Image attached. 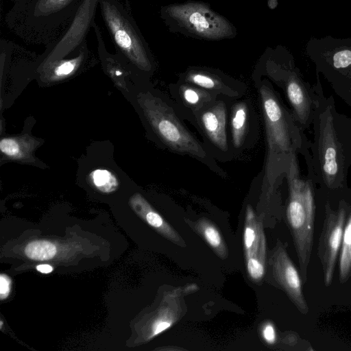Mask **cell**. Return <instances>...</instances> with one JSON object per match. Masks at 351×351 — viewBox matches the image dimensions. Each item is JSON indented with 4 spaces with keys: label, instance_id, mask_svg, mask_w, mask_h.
Listing matches in <instances>:
<instances>
[{
    "label": "cell",
    "instance_id": "19",
    "mask_svg": "<svg viewBox=\"0 0 351 351\" xmlns=\"http://www.w3.org/2000/svg\"><path fill=\"white\" fill-rule=\"evenodd\" d=\"M247 121V108L241 101L236 103L232 108L231 135L232 142L235 147H239L245 138Z\"/></svg>",
    "mask_w": 351,
    "mask_h": 351
},
{
    "label": "cell",
    "instance_id": "7",
    "mask_svg": "<svg viewBox=\"0 0 351 351\" xmlns=\"http://www.w3.org/2000/svg\"><path fill=\"white\" fill-rule=\"evenodd\" d=\"M169 17L189 32L206 39H221L233 34L230 23L200 3L173 4L165 10Z\"/></svg>",
    "mask_w": 351,
    "mask_h": 351
},
{
    "label": "cell",
    "instance_id": "3",
    "mask_svg": "<svg viewBox=\"0 0 351 351\" xmlns=\"http://www.w3.org/2000/svg\"><path fill=\"white\" fill-rule=\"evenodd\" d=\"M83 0H14L5 14L7 28L28 45L58 40L71 24Z\"/></svg>",
    "mask_w": 351,
    "mask_h": 351
},
{
    "label": "cell",
    "instance_id": "16",
    "mask_svg": "<svg viewBox=\"0 0 351 351\" xmlns=\"http://www.w3.org/2000/svg\"><path fill=\"white\" fill-rule=\"evenodd\" d=\"M184 81L187 84L198 86L215 95L216 93H222L234 96L237 94L221 78L207 71L200 70L191 71L185 75Z\"/></svg>",
    "mask_w": 351,
    "mask_h": 351
},
{
    "label": "cell",
    "instance_id": "15",
    "mask_svg": "<svg viewBox=\"0 0 351 351\" xmlns=\"http://www.w3.org/2000/svg\"><path fill=\"white\" fill-rule=\"evenodd\" d=\"M347 206V218L340 247L339 276L341 283L346 282L351 275V201L348 199L345 188L341 189Z\"/></svg>",
    "mask_w": 351,
    "mask_h": 351
},
{
    "label": "cell",
    "instance_id": "17",
    "mask_svg": "<svg viewBox=\"0 0 351 351\" xmlns=\"http://www.w3.org/2000/svg\"><path fill=\"white\" fill-rule=\"evenodd\" d=\"M193 226L220 258H227L228 250L226 243L219 229L212 221L206 218H201L194 223Z\"/></svg>",
    "mask_w": 351,
    "mask_h": 351
},
{
    "label": "cell",
    "instance_id": "21",
    "mask_svg": "<svg viewBox=\"0 0 351 351\" xmlns=\"http://www.w3.org/2000/svg\"><path fill=\"white\" fill-rule=\"evenodd\" d=\"M94 186L103 193H111L118 187V182L113 173L106 169H96L90 173Z\"/></svg>",
    "mask_w": 351,
    "mask_h": 351
},
{
    "label": "cell",
    "instance_id": "2",
    "mask_svg": "<svg viewBox=\"0 0 351 351\" xmlns=\"http://www.w3.org/2000/svg\"><path fill=\"white\" fill-rule=\"evenodd\" d=\"M259 92L267 140L262 191L265 199L269 200L277 184L286 176L293 155L300 154L304 158L311 156V142L292 111L286 107L269 84L263 83Z\"/></svg>",
    "mask_w": 351,
    "mask_h": 351
},
{
    "label": "cell",
    "instance_id": "23",
    "mask_svg": "<svg viewBox=\"0 0 351 351\" xmlns=\"http://www.w3.org/2000/svg\"><path fill=\"white\" fill-rule=\"evenodd\" d=\"M261 336L263 340L268 345H274L277 339L276 331L274 324L269 322H266L261 326Z\"/></svg>",
    "mask_w": 351,
    "mask_h": 351
},
{
    "label": "cell",
    "instance_id": "20",
    "mask_svg": "<svg viewBox=\"0 0 351 351\" xmlns=\"http://www.w3.org/2000/svg\"><path fill=\"white\" fill-rule=\"evenodd\" d=\"M56 246L46 240L34 241L29 243L25 248V255L36 261H47L56 254Z\"/></svg>",
    "mask_w": 351,
    "mask_h": 351
},
{
    "label": "cell",
    "instance_id": "9",
    "mask_svg": "<svg viewBox=\"0 0 351 351\" xmlns=\"http://www.w3.org/2000/svg\"><path fill=\"white\" fill-rule=\"evenodd\" d=\"M99 0H83L71 24L56 42L45 47L38 56L37 66L75 55L95 21Z\"/></svg>",
    "mask_w": 351,
    "mask_h": 351
},
{
    "label": "cell",
    "instance_id": "10",
    "mask_svg": "<svg viewBox=\"0 0 351 351\" xmlns=\"http://www.w3.org/2000/svg\"><path fill=\"white\" fill-rule=\"evenodd\" d=\"M243 250L246 270L251 280L261 282L267 268V244L263 218L251 205L245 209L243 230Z\"/></svg>",
    "mask_w": 351,
    "mask_h": 351
},
{
    "label": "cell",
    "instance_id": "25",
    "mask_svg": "<svg viewBox=\"0 0 351 351\" xmlns=\"http://www.w3.org/2000/svg\"><path fill=\"white\" fill-rule=\"evenodd\" d=\"M36 269L43 274H49L52 271L53 267L49 265H39L36 267Z\"/></svg>",
    "mask_w": 351,
    "mask_h": 351
},
{
    "label": "cell",
    "instance_id": "6",
    "mask_svg": "<svg viewBox=\"0 0 351 351\" xmlns=\"http://www.w3.org/2000/svg\"><path fill=\"white\" fill-rule=\"evenodd\" d=\"M139 104L152 128L171 149L204 158L201 143L184 128L171 107L149 93L139 96Z\"/></svg>",
    "mask_w": 351,
    "mask_h": 351
},
{
    "label": "cell",
    "instance_id": "4",
    "mask_svg": "<svg viewBox=\"0 0 351 351\" xmlns=\"http://www.w3.org/2000/svg\"><path fill=\"white\" fill-rule=\"evenodd\" d=\"M294 154L286 173L289 189L287 218L293 239L302 280H307V269L313 241L315 214L316 179L311 160L305 162L307 176L302 178Z\"/></svg>",
    "mask_w": 351,
    "mask_h": 351
},
{
    "label": "cell",
    "instance_id": "11",
    "mask_svg": "<svg viewBox=\"0 0 351 351\" xmlns=\"http://www.w3.org/2000/svg\"><path fill=\"white\" fill-rule=\"evenodd\" d=\"M267 263L278 285L300 313L306 314L308 307L302 292V279L280 241L269 252Z\"/></svg>",
    "mask_w": 351,
    "mask_h": 351
},
{
    "label": "cell",
    "instance_id": "26",
    "mask_svg": "<svg viewBox=\"0 0 351 351\" xmlns=\"http://www.w3.org/2000/svg\"><path fill=\"white\" fill-rule=\"evenodd\" d=\"M12 1H14V0H12Z\"/></svg>",
    "mask_w": 351,
    "mask_h": 351
},
{
    "label": "cell",
    "instance_id": "12",
    "mask_svg": "<svg viewBox=\"0 0 351 351\" xmlns=\"http://www.w3.org/2000/svg\"><path fill=\"white\" fill-rule=\"evenodd\" d=\"M95 60L94 53L85 40L75 55L40 64L36 70L43 80H59L73 75L86 66L93 64Z\"/></svg>",
    "mask_w": 351,
    "mask_h": 351
},
{
    "label": "cell",
    "instance_id": "18",
    "mask_svg": "<svg viewBox=\"0 0 351 351\" xmlns=\"http://www.w3.org/2000/svg\"><path fill=\"white\" fill-rule=\"evenodd\" d=\"M179 94L184 104L195 113L215 101V94L190 84L180 86Z\"/></svg>",
    "mask_w": 351,
    "mask_h": 351
},
{
    "label": "cell",
    "instance_id": "24",
    "mask_svg": "<svg viewBox=\"0 0 351 351\" xmlns=\"http://www.w3.org/2000/svg\"><path fill=\"white\" fill-rule=\"evenodd\" d=\"M11 279L5 274H1L0 276V296L1 300L5 299L11 291Z\"/></svg>",
    "mask_w": 351,
    "mask_h": 351
},
{
    "label": "cell",
    "instance_id": "13",
    "mask_svg": "<svg viewBox=\"0 0 351 351\" xmlns=\"http://www.w3.org/2000/svg\"><path fill=\"white\" fill-rule=\"evenodd\" d=\"M197 114V120L206 136L217 148L226 150L227 147L226 109L221 101H213Z\"/></svg>",
    "mask_w": 351,
    "mask_h": 351
},
{
    "label": "cell",
    "instance_id": "1",
    "mask_svg": "<svg viewBox=\"0 0 351 351\" xmlns=\"http://www.w3.org/2000/svg\"><path fill=\"white\" fill-rule=\"evenodd\" d=\"M317 104L313 117L311 164L317 184L329 192L348 186L351 167V117L339 112L332 95L326 97L317 77Z\"/></svg>",
    "mask_w": 351,
    "mask_h": 351
},
{
    "label": "cell",
    "instance_id": "8",
    "mask_svg": "<svg viewBox=\"0 0 351 351\" xmlns=\"http://www.w3.org/2000/svg\"><path fill=\"white\" fill-rule=\"evenodd\" d=\"M339 199L336 208L329 198L324 202V221L318 245L324 281L326 286L332 283L334 269L340 250L344 226L347 218V206L341 190H337Z\"/></svg>",
    "mask_w": 351,
    "mask_h": 351
},
{
    "label": "cell",
    "instance_id": "5",
    "mask_svg": "<svg viewBox=\"0 0 351 351\" xmlns=\"http://www.w3.org/2000/svg\"><path fill=\"white\" fill-rule=\"evenodd\" d=\"M101 17L117 49L128 65L144 72L153 68L148 45L132 14L129 0H99Z\"/></svg>",
    "mask_w": 351,
    "mask_h": 351
},
{
    "label": "cell",
    "instance_id": "22",
    "mask_svg": "<svg viewBox=\"0 0 351 351\" xmlns=\"http://www.w3.org/2000/svg\"><path fill=\"white\" fill-rule=\"evenodd\" d=\"M27 147L22 145V141L13 138H3L0 142V149L6 156L13 158H21L27 151Z\"/></svg>",
    "mask_w": 351,
    "mask_h": 351
},
{
    "label": "cell",
    "instance_id": "14",
    "mask_svg": "<svg viewBox=\"0 0 351 351\" xmlns=\"http://www.w3.org/2000/svg\"><path fill=\"white\" fill-rule=\"evenodd\" d=\"M130 204L135 213L170 241L185 246V243L177 231L158 213L139 193H135L130 199Z\"/></svg>",
    "mask_w": 351,
    "mask_h": 351
}]
</instances>
